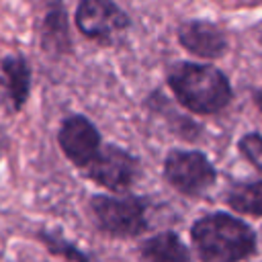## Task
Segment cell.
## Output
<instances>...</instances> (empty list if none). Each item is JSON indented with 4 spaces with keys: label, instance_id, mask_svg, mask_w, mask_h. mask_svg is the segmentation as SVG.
Wrapping results in <instances>:
<instances>
[{
    "label": "cell",
    "instance_id": "obj_10",
    "mask_svg": "<svg viewBox=\"0 0 262 262\" xmlns=\"http://www.w3.org/2000/svg\"><path fill=\"white\" fill-rule=\"evenodd\" d=\"M33 70L25 53H8L0 59V100L10 115L20 113L31 96Z\"/></svg>",
    "mask_w": 262,
    "mask_h": 262
},
{
    "label": "cell",
    "instance_id": "obj_1",
    "mask_svg": "<svg viewBox=\"0 0 262 262\" xmlns=\"http://www.w3.org/2000/svg\"><path fill=\"white\" fill-rule=\"evenodd\" d=\"M166 84L174 100L186 113L199 117L223 113L235 96L229 76L209 61L180 59L170 63Z\"/></svg>",
    "mask_w": 262,
    "mask_h": 262
},
{
    "label": "cell",
    "instance_id": "obj_14",
    "mask_svg": "<svg viewBox=\"0 0 262 262\" xmlns=\"http://www.w3.org/2000/svg\"><path fill=\"white\" fill-rule=\"evenodd\" d=\"M37 239L41 242V246L55 258H63V260H80L86 262L90 260V254H86L84 250H80L74 242L66 239L59 231H51L47 227H41L37 231Z\"/></svg>",
    "mask_w": 262,
    "mask_h": 262
},
{
    "label": "cell",
    "instance_id": "obj_15",
    "mask_svg": "<svg viewBox=\"0 0 262 262\" xmlns=\"http://www.w3.org/2000/svg\"><path fill=\"white\" fill-rule=\"evenodd\" d=\"M237 151L239 156L262 174V133L260 131H248L237 139Z\"/></svg>",
    "mask_w": 262,
    "mask_h": 262
},
{
    "label": "cell",
    "instance_id": "obj_5",
    "mask_svg": "<svg viewBox=\"0 0 262 262\" xmlns=\"http://www.w3.org/2000/svg\"><path fill=\"white\" fill-rule=\"evenodd\" d=\"M74 25L84 39L113 47L129 31L131 16L115 0H78Z\"/></svg>",
    "mask_w": 262,
    "mask_h": 262
},
{
    "label": "cell",
    "instance_id": "obj_11",
    "mask_svg": "<svg viewBox=\"0 0 262 262\" xmlns=\"http://www.w3.org/2000/svg\"><path fill=\"white\" fill-rule=\"evenodd\" d=\"M143 106L149 108L154 115H160L166 123H168V129L172 135L180 137L182 141H188V143H196L201 137H203V125L196 123L190 115H182L176 111V106L172 104V100L160 90H151L145 100H143Z\"/></svg>",
    "mask_w": 262,
    "mask_h": 262
},
{
    "label": "cell",
    "instance_id": "obj_17",
    "mask_svg": "<svg viewBox=\"0 0 262 262\" xmlns=\"http://www.w3.org/2000/svg\"><path fill=\"white\" fill-rule=\"evenodd\" d=\"M260 239H262V233H260Z\"/></svg>",
    "mask_w": 262,
    "mask_h": 262
},
{
    "label": "cell",
    "instance_id": "obj_12",
    "mask_svg": "<svg viewBox=\"0 0 262 262\" xmlns=\"http://www.w3.org/2000/svg\"><path fill=\"white\" fill-rule=\"evenodd\" d=\"M137 256L145 262H188L192 260V252L182 242V237L172 229H164V231H158L145 237L137 246Z\"/></svg>",
    "mask_w": 262,
    "mask_h": 262
},
{
    "label": "cell",
    "instance_id": "obj_6",
    "mask_svg": "<svg viewBox=\"0 0 262 262\" xmlns=\"http://www.w3.org/2000/svg\"><path fill=\"white\" fill-rule=\"evenodd\" d=\"M82 172L88 180L111 192H127L139 178L141 160L123 145L102 143L96 158Z\"/></svg>",
    "mask_w": 262,
    "mask_h": 262
},
{
    "label": "cell",
    "instance_id": "obj_8",
    "mask_svg": "<svg viewBox=\"0 0 262 262\" xmlns=\"http://www.w3.org/2000/svg\"><path fill=\"white\" fill-rule=\"evenodd\" d=\"M176 41L186 53L207 61L225 57L229 49L227 33L217 23L207 18L182 20L176 27Z\"/></svg>",
    "mask_w": 262,
    "mask_h": 262
},
{
    "label": "cell",
    "instance_id": "obj_13",
    "mask_svg": "<svg viewBox=\"0 0 262 262\" xmlns=\"http://www.w3.org/2000/svg\"><path fill=\"white\" fill-rule=\"evenodd\" d=\"M223 203L239 215L262 217V178L252 182H233L223 192Z\"/></svg>",
    "mask_w": 262,
    "mask_h": 262
},
{
    "label": "cell",
    "instance_id": "obj_9",
    "mask_svg": "<svg viewBox=\"0 0 262 262\" xmlns=\"http://www.w3.org/2000/svg\"><path fill=\"white\" fill-rule=\"evenodd\" d=\"M39 47L49 57H68L74 53V39L70 27V14L63 0H45L39 25H37Z\"/></svg>",
    "mask_w": 262,
    "mask_h": 262
},
{
    "label": "cell",
    "instance_id": "obj_7",
    "mask_svg": "<svg viewBox=\"0 0 262 262\" xmlns=\"http://www.w3.org/2000/svg\"><path fill=\"white\" fill-rule=\"evenodd\" d=\"M55 139L66 160L78 170H84L102 147V135L98 127L82 113L63 117L57 127Z\"/></svg>",
    "mask_w": 262,
    "mask_h": 262
},
{
    "label": "cell",
    "instance_id": "obj_3",
    "mask_svg": "<svg viewBox=\"0 0 262 262\" xmlns=\"http://www.w3.org/2000/svg\"><path fill=\"white\" fill-rule=\"evenodd\" d=\"M88 211L94 227L113 239H133L149 229V199L133 192L92 194Z\"/></svg>",
    "mask_w": 262,
    "mask_h": 262
},
{
    "label": "cell",
    "instance_id": "obj_2",
    "mask_svg": "<svg viewBox=\"0 0 262 262\" xmlns=\"http://www.w3.org/2000/svg\"><path fill=\"white\" fill-rule=\"evenodd\" d=\"M190 242L205 262H239L258 254V233L242 217L213 211L192 221Z\"/></svg>",
    "mask_w": 262,
    "mask_h": 262
},
{
    "label": "cell",
    "instance_id": "obj_16",
    "mask_svg": "<svg viewBox=\"0 0 262 262\" xmlns=\"http://www.w3.org/2000/svg\"><path fill=\"white\" fill-rule=\"evenodd\" d=\"M252 102H254V106L262 113V88H254V90H252Z\"/></svg>",
    "mask_w": 262,
    "mask_h": 262
},
{
    "label": "cell",
    "instance_id": "obj_4",
    "mask_svg": "<svg viewBox=\"0 0 262 262\" xmlns=\"http://www.w3.org/2000/svg\"><path fill=\"white\" fill-rule=\"evenodd\" d=\"M162 176L178 194L199 199L217 184L219 172L205 151L172 147L164 156Z\"/></svg>",
    "mask_w": 262,
    "mask_h": 262
}]
</instances>
